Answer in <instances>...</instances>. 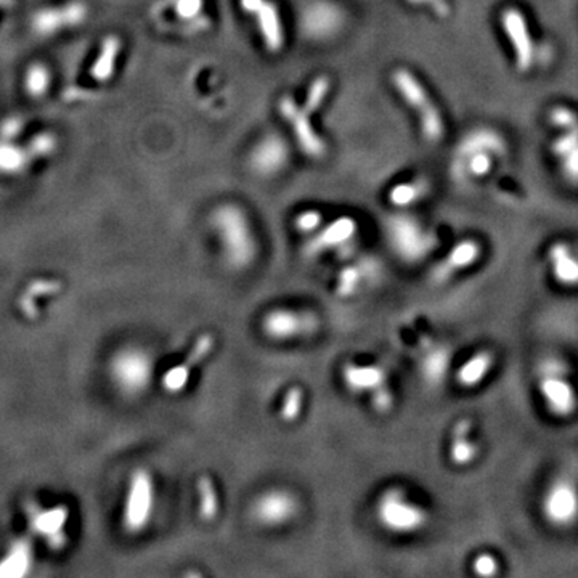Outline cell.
<instances>
[{
    "mask_svg": "<svg viewBox=\"0 0 578 578\" xmlns=\"http://www.w3.org/2000/svg\"><path fill=\"white\" fill-rule=\"evenodd\" d=\"M544 262L554 285L567 291L578 289V245L565 239L553 241L544 254Z\"/></svg>",
    "mask_w": 578,
    "mask_h": 578,
    "instance_id": "cell-15",
    "label": "cell"
},
{
    "mask_svg": "<svg viewBox=\"0 0 578 578\" xmlns=\"http://www.w3.org/2000/svg\"><path fill=\"white\" fill-rule=\"evenodd\" d=\"M27 522L31 531L37 537L44 538L50 550H62L68 542L66 524H68L69 511L66 506H54L42 508L39 504L26 503Z\"/></svg>",
    "mask_w": 578,
    "mask_h": 578,
    "instance_id": "cell-13",
    "label": "cell"
},
{
    "mask_svg": "<svg viewBox=\"0 0 578 578\" xmlns=\"http://www.w3.org/2000/svg\"><path fill=\"white\" fill-rule=\"evenodd\" d=\"M296 228L302 233H312L321 224V216L317 211H306L296 218Z\"/></svg>",
    "mask_w": 578,
    "mask_h": 578,
    "instance_id": "cell-41",
    "label": "cell"
},
{
    "mask_svg": "<svg viewBox=\"0 0 578 578\" xmlns=\"http://www.w3.org/2000/svg\"><path fill=\"white\" fill-rule=\"evenodd\" d=\"M21 132V121L16 117L7 119L5 123L0 126V138L2 140H14L15 137Z\"/></svg>",
    "mask_w": 578,
    "mask_h": 578,
    "instance_id": "cell-43",
    "label": "cell"
},
{
    "mask_svg": "<svg viewBox=\"0 0 578 578\" xmlns=\"http://www.w3.org/2000/svg\"><path fill=\"white\" fill-rule=\"evenodd\" d=\"M50 84H52L50 69L44 66L42 63H35L27 69L26 76H25V89H26L27 96L41 98L47 94Z\"/></svg>",
    "mask_w": 578,
    "mask_h": 578,
    "instance_id": "cell-33",
    "label": "cell"
},
{
    "mask_svg": "<svg viewBox=\"0 0 578 578\" xmlns=\"http://www.w3.org/2000/svg\"><path fill=\"white\" fill-rule=\"evenodd\" d=\"M121 54V41L116 35H109L102 42L100 52L96 55L90 75L98 82H108L115 75L116 62Z\"/></svg>",
    "mask_w": 578,
    "mask_h": 578,
    "instance_id": "cell-30",
    "label": "cell"
},
{
    "mask_svg": "<svg viewBox=\"0 0 578 578\" xmlns=\"http://www.w3.org/2000/svg\"><path fill=\"white\" fill-rule=\"evenodd\" d=\"M33 544L27 538L14 540L5 556L0 559V578L25 577L33 567Z\"/></svg>",
    "mask_w": 578,
    "mask_h": 578,
    "instance_id": "cell-24",
    "label": "cell"
},
{
    "mask_svg": "<svg viewBox=\"0 0 578 578\" xmlns=\"http://www.w3.org/2000/svg\"><path fill=\"white\" fill-rule=\"evenodd\" d=\"M279 113L285 116L286 121L293 126L294 136L298 137L300 148L306 151L309 157H321L325 155V143L320 137L315 134L312 124L309 121V113L300 109L293 98L285 96L279 100Z\"/></svg>",
    "mask_w": 578,
    "mask_h": 578,
    "instance_id": "cell-19",
    "label": "cell"
},
{
    "mask_svg": "<svg viewBox=\"0 0 578 578\" xmlns=\"http://www.w3.org/2000/svg\"><path fill=\"white\" fill-rule=\"evenodd\" d=\"M174 7H176V14L180 18L191 20L203 10V0H176Z\"/></svg>",
    "mask_w": 578,
    "mask_h": 578,
    "instance_id": "cell-40",
    "label": "cell"
},
{
    "mask_svg": "<svg viewBox=\"0 0 578 578\" xmlns=\"http://www.w3.org/2000/svg\"><path fill=\"white\" fill-rule=\"evenodd\" d=\"M197 492L198 516L206 524H211L220 514V497L211 476L203 474L198 479Z\"/></svg>",
    "mask_w": 578,
    "mask_h": 578,
    "instance_id": "cell-29",
    "label": "cell"
},
{
    "mask_svg": "<svg viewBox=\"0 0 578 578\" xmlns=\"http://www.w3.org/2000/svg\"><path fill=\"white\" fill-rule=\"evenodd\" d=\"M56 137L50 132H42L31 138V142L27 143L26 151L31 157H50L56 150Z\"/></svg>",
    "mask_w": 578,
    "mask_h": 578,
    "instance_id": "cell-36",
    "label": "cell"
},
{
    "mask_svg": "<svg viewBox=\"0 0 578 578\" xmlns=\"http://www.w3.org/2000/svg\"><path fill=\"white\" fill-rule=\"evenodd\" d=\"M363 272L359 267H347L340 272L336 291L342 298H350L360 288Z\"/></svg>",
    "mask_w": 578,
    "mask_h": 578,
    "instance_id": "cell-35",
    "label": "cell"
},
{
    "mask_svg": "<svg viewBox=\"0 0 578 578\" xmlns=\"http://www.w3.org/2000/svg\"><path fill=\"white\" fill-rule=\"evenodd\" d=\"M533 382L544 411L556 421H569L578 413V384L571 367L556 355L538 361Z\"/></svg>",
    "mask_w": 578,
    "mask_h": 578,
    "instance_id": "cell-1",
    "label": "cell"
},
{
    "mask_svg": "<svg viewBox=\"0 0 578 578\" xmlns=\"http://www.w3.org/2000/svg\"><path fill=\"white\" fill-rule=\"evenodd\" d=\"M389 238L394 251L405 262H420L434 249L437 239L415 218H394L389 222Z\"/></svg>",
    "mask_w": 578,
    "mask_h": 578,
    "instance_id": "cell-11",
    "label": "cell"
},
{
    "mask_svg": "<svg viewBox=\"0 0 578 578\" xmlns=\"http://www.w3.org/2000/svg\"><path fill=\"white\" fill-rule=\"evenodd\" d=\"M422 380L431 386H439L447 378L450 367V350L445 346L428 344L422 349L418 360Z\"/></svg>",
    "mask_w": 578,
    "mask_h": 578,
    "instance_id": "cell-25",
    "label": "cell"
},
{
    "mask_svg": "<svg viewBox=\"0 0 578 578\" xmlns=\"http://www.w3.org/2000/svg\"><path fill=\"white\" fill-rule=\"evenodd\" d=\"M31 159L26 148H20L12 140L0 138V174H20Z\"/></svg>",
    "mask_w": 578,
    "mask_h": 578,
    "instance_id": "cell-31",
    "label": "cell"
},
{
    "mask_svg": "<svg viewBox=\"0 0 578 578\" xmlns=\"http://www.w3.org/2000/svg\"><path fill=\"white\" fill-rule=\"evenodd\" d=\"M392 82L401 92V96L405 98V102L409 103L410 106H413L416 113L420 115L422 134L426 136V138H429L431 142L441 140L443 136L442 116L415 76L407 69H397L392 75Z\"/></svg>",
    "mask_w": 578,
    "mask_h": 578,
    "instance_id": "cell-9",
    "label": "cell"
},
{
    "mask_svg": "<svg viewBox=\"0 0 578 578\" xmlns=\"http://www.w3.org/2000/svg\"><path fill=\"white\" fill-rule=\"evenodd\" d=\"M60 291H62V283L58 279H35L21 293L20 299H18V309L26 319L35 320L41 315L37 299H42L46 296H55Z\"/></svg>",
    "mask_w": 578,
    "mask_h": 578,
    "instance_id": "cell-28",
    "label": "cell"
},
{
    "mask_svg": "<svg viewBox=\"0 0 578 578\" xmlns=\"http://www.w3.org/2000/svg\"><path fill=\"white\" fill-rule=\"evenodd\" d=\"M472 572L477 577L492 578L502 573V561L492 552L479 553L472 559Z\"/></svg>",
    "mask_w": 578,
    "mask_h": 578,
    "instance_id": "cell-34",
    "label": "cell"
},
{
    "mask_svg": "<svg viewBox=\"0 0 578 578\" xmlns=\"http://www.w3.org/2000/svg\"><path fill=\"white\" fill-rule=\"evenodd\" d=\"M376 522L390 535L409 537L428 529L431 512L401 487L382 490L374 503Z\"/></svg>",
    "mask_w": 578,
    "mask_h": 578,
    "instance_id": "cell-3",
    "label": "cell"
},
{
    "mask_svg": "<svg viewBox=\"0 0 578 578\" xmlns=\"http://www.w3.org/2000/svg\"><path fill=\"white\" fill-rule=\"evenodd\" d=\"M155 482L150 471L138 470L130 476L126 503H124L123 525L130 535L142 533L153 519L155 512Z\"/></svg>",
    "mask_w": 578,
    "mask_h": 578,
    "instance_id": "cell-7",
    "label": "cell"
},
{
    "mask_svg": "<svg viewBox=\"0 0 578 578\" xmlns=\"http://www.w3.org/2000/svg\"><path fill=\"white\" fill-rule=\"evenodd\" d=\"M502 27L512 48L517 71L529 73L537 63L538 52L525 15L516 7L504 8Z\"/></svg>",
    "mask_w": 578,
    "mask_h": 578,
    "instance_id": "cell-12",
    "label": "cell"
},
{
    "mask_svg": "<svg viewBox=\"0 0 578 578\" xmlns=\"http://www.w3.org/2000/svg\"><path fill=\"white\" fill-rule=\"evenodd\" d=\"M212 227L220 239L228 267L245 270L254 264L258 256V241L245 212L237 206H222L212 214Z\"/></svg>",
    "mask_w": 578,
    "mask_h": 578,
    "instance_id": "cell-2",
    "label": "cell"
},
{
    "mask_svg": "<svg viewBox=\"0 0 578 578\" xmlns=\"http://www.w3.org/2000/svg\"><path fill=\"white\" fill-rule=\"evenodd\" d=\"M328 90H330V81H328L327 77H325V76L317 77V79L310 84V89H309V94H307L306 108H304V111L310 115L313 111H317V109L320 108L321 105H323V100H325V96H328Z\"/></svg>",
    "mask_w": 578,
    "mask_h": 578,
    "instance_id": "cell-37",
    "label": "cell"
},
{
    "mask_svg": "<svg viewBox=\"0 0 578 578\" xmlns=\"http://www.w3.org/2000/svg\"><path fill=\"white\" fill-rule=\"evenodd\" d=\"M214 336L209 333L201 334L190 349L182 363L170 368L161 378V386L170 395L182 394L190 384L191 373L211 355L214 349Z\"/></svg>",
    "mask_w": 578,
    "mask_h": 578,
    "instance_id": "cell-14",
    "label": "cell"
},
{
    "mask_svg": "<svg viewBox=\"0 0 578 578\" xmlns=\"http://www.w3.org/2000/svg\"><path fill=\"white\" fill-rule=\"evenodd\" d=\"M481 455V442L474 436V421L461 418L453 424L449 439V461L455 468H470Z\"/></svg>",
    "mask_w": 578,
    "mask_h": 578,
    "instance_id": "cell-20",
    "label": "cell"
},
{
    "mask_svg": "<svg viewBox=\"0 0 578 578\" xmlns=\"http://www.w3.org/2000/svg\"><path fill=\"white\" fill-rule=\"evenodd\" d=\"M288 157V148L279 137H266L252 153V166L260 174H273L281 169Z\"/></svg>",
    "mask_w": 578,
    "mask_h": 578,
    "instance_id": "cell-27",
    "label": "cell"
},
{
    "mask_svg": "<svg viewBox=\"0 0 578 578\" xmlns=\"http://www.w3.org/2000/svg\"><path fill=\"white\" fill-rule=\"evenodd\" d=\"M260 328L269 340L288 342L313 336L320 328V319L307 310L277 307L264 315Z\"/></svg>",
    "mask_w": 578,
    "mask_h": 578,
    "instance_id": "cell-10",
    "label": "cell"
},
{
    "mask_svg": "<svg viewBox=\"0 0 578 578\" xmlns=\"http://www.w3.org/2000/svg\"><path fill=\"white\" fill-rule=\"evenodd\" d=\"M482 258V246L477 239H462L456 243L442 262L432 270V281L434 283H447L449 279H455L456 275L476 266Z\"/></svg>",
    "mask_w": 578,
    "mask_h": 578,
    "instance_id": "cell-17",
    "label": "cell"
},
{
    "mask_svg": "<svg viewBox=\"0 0 578 578\" xmlns=\"http://www.w3.org/2000/svg\"><path fill=\"white\" fill-rule=\"evenodd\" d=\"M550 123L558 130L552 145L559 169L569 184L578 187V113L564 105L550 111Z\"/></svg>",
    "mask_w": 578,
    "mask_h": 578,
    "instance_id": "cell-6",
    "label": "cell"
},
{
    "mask_svg": "<svg viewBox=\"0 0 578 578\" xmlns=\"http://www.w3.org/2000/svg\"><path fill=\"white\" fill-rule=\"evenodd\" d=\"M304 399H306L304 390L298 384L288 389L281 399V403H279V420L288 422V424L298 421L302 415V410H304Z\"/></svg>",
    "mask_w": 578,
    "mask_h": 578,
    "instance_id": "cell-32",
    "label": "cell"
},
{
    "mask_svg": "<svg viewBox=\"0 0 578 578\" xmlns=\"http://www.w3.org/2000/svg\"><path fill=\"white\" fill-rule=\"evenodd\" d=\"M87 18V5L84 2L75 0L62 7L44 8L35 12L33 16V29L37 35L47 37L56 35L62 29L76 27Z\"/></svg>",
    "mask_w": 578,
    "mask_h": 578,
    "instance_id": "cell-16",
    "label": "cell"
},
{
    "mask_svg": "<svg viewBox=\"0 0 578 578\" xmlns=\"http://www.w3.org/2000/svg\"><path fill=\"white\" fill-rule=\"evenodd\" d=\"M241 8L248 14L254 15L259 21V29L266 41L267 47L272 52H279L283 47L285 35L281 29L279 8L270 0H239Z\"/></svg>",
    "mask_w": 578,
    "mask_h": 578,
    "instance_id": "cell-21",
    "label": "cell"
},
{
    "mask_svg": "<svg viewBox=\"0 0 578 578\" xmlns=\"http://www.w3.org/2000/svg\"><path fill=\"white\" fill-rule=\"evenodd\" d=\"M109 374L126 397H138L150 388L155 374V359L143 347H126L113 357Z\"/></svg>",
    "mask_w": 578,
    "mask_h": 578,
    "instance_id": "cell-5",
    "label": "cell"
},
{
    "mask_svg": "<svg viewBox=\"0 0 578 578\" xmlns=\"http://www.w3.org/2000/svg\"><path fill=\"white\" fill-rule=\"evenodd\" d=\"M497 365V354L492 349H479L477 352L456 368L455 381L458 388L472 390L481 388L493 373Z\"/></svg>",
    "mask_w": 578,
    "mask_h": 578,
    "instance_id": "cell-22",
    "label": "cell"
},
{
    "mask_svg": "<svg viewBox=\"0 0 578 578\" xmlns=\"http://www.w3.org/2000/svg\"><path fill=\"white\" fill-rule=\"evenodd\" d=\"M340 380L344 388L354 395L374 394L378 389L388 386V371L380 365H365L357 361H347L340 370Z\"/></svg>",
    "mask_w": 578,
    "mask_h": 578,
    "instance_id": "cell-18",
    "label": "cell"
},
{
    "mask_svg": "<svg viewBox=\"0 0 578 578\" xmlns=\"http://www.w3.org/2000/svg\"><path fill=\"white\" fill-rule=\"evenodd\" d=\"M299 498L285 487H272L260 492L252 500L249 516L254 524L264 529H281L299 516Z\"/></svg>",
    "mask_w": 578,
    "mask_h": 578,
    "instance_id": "cell-8",
    "label": "cell"
},
{
    "mask_svg": "<svg viewBox=\"0 0 578 578\" xmlns=\"http://www.w3.org/2000/svg\"><path fill=\"white\" fill-rule=\"evenodd\" d=\"M357 230V224L350 218H340L328 225L327 228L319 231L315 238L309 243V252L319 254L333 248H340L349 243Z\"/></svg>",
    "mask_w": 578,
    "mask_h": 578,
    "instance_id": "cell-26",
    "label": "cell"
},
{
    "mask_svg": "<svg viewBox=\"0 0 578 578\" xmlns=\"http://www.w3.org/2000/svg\"><path fill=\"white\" fill-rule=\"evenodd\" d=\"M421 187H418V185H397L394 187L392 190H390V195H389V199H390V203L395 206H407L410 203H413L416 198L421 195Z\"/></svg>",
    "mask_w": 578,
    "mask_h": 578,
    "instance_id": "cell-38",
    "label": "cell"
},
{
    "mask_svg": "<svg viewBox=\"0 0 578 578\" xmlns=\"http://www.w3.org/2000/svg\"><path fill=\"white\" fill-rule=\"evenodd\" d=\"M540 516L556 531H571L578 525V477L559 471L546 482L540 495Z\"/></svg>",
    "mask_w": 578,
    "mask_h": 578,
    "instance_id": "cell-4",
    "label": "cell"
},
{
    "mask_svg": "<svg viewBox=\"0 0 578 578\" xmlns=\"http://www.w3.org/2000/svg\"><path fill=\"white\" fill-rule=\"evenodd\" d=\"M370 403H371V407H373L376 413H380V415L389 413L394 407V394L389 388V384L384 386V388L378 389L374 394L370 395Z\"/></svg>",
    "mask_w": 578,
    "mask_h": 578,
    "instance_id": "cell-39",
    "label": "cell"
},
{
    "mask_svg": "<svg viewBox=\"0 0 578 578\" xmlns=\"http://www.w3.org/2000/svg\"><path fill=\"white\" fill-rule=\"evenodd\" d=\"M409 2L410 4H413V5H426V7H431L439 16H442V18L450 15L449 4H447L445 0H409Z\"/></svg>",
    "mask_w": 578,
    "mask_h": 578,
    "instance_id": "cell-42",
    "label": "cell"
},
{
    "mask_svg": "<svg viewBox=\"0 0 578 578\" xmlns=\"http://www.w3.org/2000/svg\"><path fill=\"white\" fill-rule=\"evenodd\" d=\"M466 150L471 155V174L476 176V177H483L492 170L493 157L500 153L502 145H500V140H498L497 137L487 134V132H481L477 136L474 134L472 142H468V145H466Z\"/></svg>",
    "mask_w": 578,
    "mask_h": 578,
    "instance_id": "cell-23",
    "label": "cell"
},
{
    "mask_svg": "<svg viewBox=\"0 0 578 578\" xmlns=\"http://www.w3.org/2000/svg\"><path fill=\"white\" fill-rule=\"evenodd\" d=\"M14 4V0H0V8L8 7V5H12Z\"/></svg>",
    "mask_w": 578,
    "mask_h": 578,
    "instance_id": "cell-44",
    "label": "cell"
}]
</instances>
